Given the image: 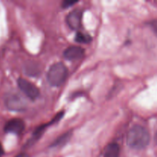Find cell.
<instances>
[{
	"mask_svg": "<svg viewBox=\"0 0 157 157\" xmlns=\"http://www.w3.org/2000/svg\"><path fill=\"white\" fill-rule=\"evenodd\" d=\"M150 136L148 130L140 125H134L127 133V144L134 150H143L150 144Z\"/></svg>",
	"mask_w": 157,
	"mask_h": 157,
	"instance_id": "6da1fadb",
	"label": "cell"
},
{
	"mask_svg": "<svg viewBox=\"0 0 157 157\" xmlns=\"http://www.w3.org/2000/svg\"><path fill=\"white\" fill-rule=\"evenodd\" d=\"M67 67L61 62L52 64L47 74V80L49 84L53 87H59L65 81L67 77Z\"/></svg>",
	"mask_w": 157,
	"mask_h": 157,
	"instance_id": "7a4b0ae2",
	"label": "cell"
},
{
	"mask_svg": "<svg viewBox=\"0 0 157 157\" xmlns=\"http://www.w3.org/2000/svg\"><path fill=\"white\" fill-rule=\"evenodd\" d=\"M5 105L12 111H23L26 108L24 100L16 94H9L5 98Z\"/></svg>",
	"mask_w": 157,
	"mask_h": 157,
	"instance_id": "3957f363",
	"label": "cell"
},
{
	"mask_svg": "<svg viewBox=\"0 0 157 157\" xmlns=\"http://www.w3.org/2000/svg\"><path fill=\"white\" fill-rule=\"evenodd\" d=\"M18 85L20 90L31 100H35L39 96L40 92L38 87L28 80L19 78L18 80Z\"/></svg>",
	"mask_w": 157,
	"mask_h": 157,
	"instance_id": "277c9868",
	"label": "cell"
},
{
	"mask_svg": "<svg viewBox=\"0 0 157 157\" xmlns=\"http://www.w3.org/2000/svg\"><path fill=\"white\" fill-rule=\"evenodd\" d=\"M81 19H82V12L80 9H75L67 15L66 22L71 29L78 30L81 27Z\"/></svg>",
	"mask_w": 157,
	"mask_h": 157,
	"instance_id": "5b68a950",
	"label": "cell"
},
{
	"mask_svg": "<svg viewBox=\"0 0 157 157\" xmlns=\"http://www.w3.org/2000/svg\"><path fill=\"white\" fill-rule=\"evenodd\" d=\"M25 129V123L22 120L12 119L6 123L5 126V131L7 133H15V134H20Z\"/></svg>",
	"mask_w": 157,
	"mask_h": 157,
	"instance_id": "8992f818",
	"label": "cell"
},
{
	"mask_svg": "<svg viewBox=\"0 0 157 157\" xmlns=\"http://www.w3.org/2000/svg\"><path fill=\"white\" fill-rule=\"evenodd\" d=\"M84 48L79 47V46L73 45L65 49V51L64 52V57L66 59L73 61V60H78L82 58L84 56Z\"/></svg>",
	"mask_w": 157,
	"mask_h": 157,
	"instance_id": "52a82bcc",
	"label": "cell"
},
{
	"mask_svg": "<svg viewBox=\"0 0 157 157\" xmlns=\"http://www.w3.org/2000/svg\"><path fill=\"white\" fill-rule=\"evenodd\" d=\"M121 149L119 145L116 143L109 144L104 151V157H120Z\"/></svg>",
	"mask_w": 157,
	"mask_h": 157,
	"instance_id": "ba28073f",
	"label": "cell"
},
{
	"mask_svg": "<svg viewBox=\"0 0 157 157\" xmlns=\"http://www.w3.org/2000/svg\"><path fill=\"white\" fill-rule=\"evenodd\" d=\"M71 136V132H67V133H64V134L61 135V136H59V137L53 143L52 146L55 147H62V146H64V144H66L68 142Z\"/></svg>",
	"mask_w": 157,
	"mask_h": 157,
	"instance_id": "9c48e42d",
	"label": "cell"
},
{
	"mask_svg": "<svg viewBox=\"0 0 157 157\" xmlns=\"http://www.w3.org/2000/svg\"><path fill=\"white\" fill-rule=\"evenodd\" d=\"M90 37L82 32H78L75 36V41L78 43H88L90 41Z\"/></svg>",
	"mask_w": 157,
	"mask_h": 157,
	"instance_id": "30bf717a",
	"label": "cell"
},
{
	"mask_svg": "<svg viewBox=\"0 0 157 157\" xmlns=\"http://www.w3.org/2000/svg\"><path fill=\"white\" fill-rule=\"evenodd\" d=\"M75 3H77V1H68V0H67V1H64L62 3V7L64 8V9H66V8H69L71 7V6H72L73 5H75Z\"/></svg>",
	"mask_w": 157,
	"mask_h": 157,
	"instance_id": "8fae6325",
	"label": "cell"
},
{
	"mask_svg": "<svg viewBox=\"0 0 157 157\" xmlns=\"http://www.w3.org/2000/svg\"><path fill=\"white\" fill-rule=\"evenodd\" d=\"M150 25L153 30V32H155V34L157 35V19L153 20L152 21H150Z\"/></svg>",
	"mask_w": 157,
	"mask_h": 157,
	"instance_id": "7c38bea8",
	"label": "cell"
},
{
	"mask_svg": "<svg viewBox=\"0 0 157 157\" xmlns=\"http://www.w3.org/2000/svg\"><path fill=\"white\" fill-rule=\"evenodd\" d=\"M3 153H4V151H3V148H2V147L1 144H0V157L2 156Z\"/></svg>",
	"mask_w": 157,
	"mask_h": 157,
	"instance_id": "4fadbf2b",
	"label": "cell"
},
{
	"mask_svg": "<svg viewBox=\"0 0 157 157\" xmlns=\"http://www.w3.org/2000/svg\"><path fill=\"white\" fill-rule=\"evenodd\" d=\"M15 157H29V156L27 154H25V153H21V154L18 155V156Z\"/></svg>",
	"mask_w": 157,
	"mask_h": 157,
	"instance_id": "5bb4252c",
	"label": "cell"
},
{
	"mask_svg": "<svg viewBox=\"0 0 157 157\" xmlns=\"http://www.w3.org/2000/svg\"><path fill=\"white\" fill-rule=\"evenodd\" d=\"M155 142H156L157 144V133H156V135H155Z\"/></svg>",
	"mask_w": 157,
	"mask_h": 157,
	"instance_id": "9a60e30c",
	"label": "cell"
}]
</instances>
